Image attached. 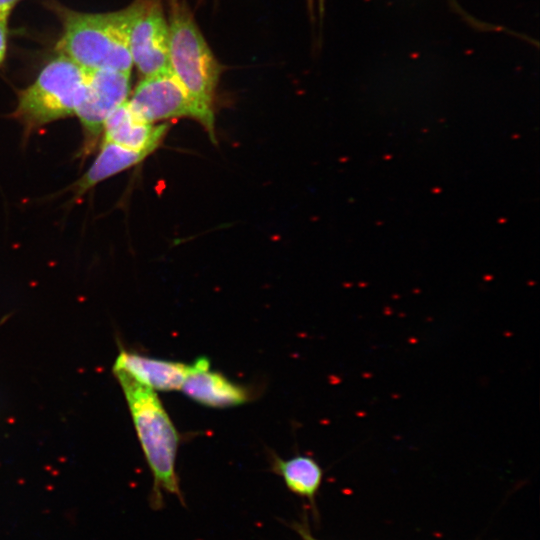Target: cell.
Wrapping results in <instances>:
<instances>
[{
	"mask_svg": "<svg viewBox=\"0 0 540 540\" xmlns=\"http://www.w3.org/2000/svg\"><path fill=\"white\" fill-rule=\"evenodd\" d=\"M20 0H0V19H9L12 11Z\"/></svg>",
	"mask_w": 540,
	"mask_h": 540,
	"instance_id": "5bb4252c",
	"label": "cell"
},
{
	"mask_svg": "<svg viewBox=\"0 0 540 540\" xmlns=\"http://www.w3.org/2000/svg\"><path fill=\"white\" fill-rule=\"evenodd\" d=\"M8 39V21L0 19V66L6 57Z\"/></svg>",
	"mask_w": 540,
	"mask_h": 540,
	"instance_id": "4fadbf2b",
	"label": "cell"
},
{
	"mask_svg": "<svg viewBox=\"0 0 540 540\" xmlns=\"http://www.w3.org/2000/svg\"><path fill=\"white\" fill-rule=\"evenodd\" d=\"M299 534L302 536L303 540H319V539L314 538L310 534V532L303 527H299Z\"/></svg>",
	"mask_w": 540,
	"mask_h": 540,
	"instance_id": "9a60e30c",
	"label": "cell"
},
{
	"mask_svg": "<svg viewBox=\"0 0 540 540\" xmlns=\"http://www.w3.org/2000/svg\"><path fill=\"white\" fill-rule=\"evenodd\" d=\"M130 75L112 69L87 70L84 94L75 111L85 133V152L98 142L107 117L128 100Z\"/></svg>",
	"mask_w": 540,
	"mask_h": 540,
	"instance_id": "5b68a950",
	"label": "cell"
},
{
	"mask_svg": "<svg viewBox=\"0 0 540 540\" xmlns=\"http://www.w3.org/2000/svg\"><path fill=\"white\" fill-rule=\"evenodd\" d=\"M150 154L147 151H137L103 140L91 166L71 186L73 199L83 196L105 179L139 164Z\"/></svg>",
	"mask_w": 540,
	"mask_h": 540,
	"instance_id": "8fae6325",
	"label": "cell"
},
{
	"mask_svg": "<svg viewBox=\"0 0 540 540\" xmlns=\"http://www.w3.org/2000/svg\"><path fill=\"white\" fill-rule=\"evenodd\" d=\"M129 50L144 76L169 69V26L156 1H143L130 30Z\"/></svg>",
	"mask_w": 540,
	"mask_h": 540,
	"instance_id": "52a82bcc",
	"label": "cell"
},
{
	"mask_svg": "<svg viewBox=\"0 0 540 540\" xmlns=\"http://www.w3.org/2000/svg\"><path fill=\"white\" fill-rule=\"evenodd\" d=\"M87 70L59 54L40 70L36 79L18 94L12 117L25 132L75 115L84 94Z\"/></svg>",
	"mask_w": 540,
	"mask_h": 540,
	"instance_id": "277c9868",
	"label": "cell"
},
{
	"mask_svg": "<svg viewBox=\"0 0 540 540\" xmlns=\"http://www.w3.org/2000/svg\"><path fill=\"white\" fill-rule=\"evenodd\" d=\"M189 369L190 364L153 358L127 350H121L113 365V371H123L155 392L180 390Z\"/></svg>",
	"mask_w": 540,
	"mask_h": 540,
	"instance_id": "30bf717a",
	"label": "cell"
},
{
	"mask_svg": "<svg viewBox=\"0 0 540 540\" xmlns=\"http://www.w3.org/2000/svg\"><path fill=\"white\" fill-rule=\"evenodd\" d=\"M143 1L136 0L124 9L107 13L79 12L53 5L62 24L57 52L85 70L131 72L130 30Z\"/></svg>",
	"mask_w": 540,
	"mask_h": 540,
	"instance_id": "6da1fadb",
	"label": "cell"
},
{
	"mask_svg": "<svg viewBox=\"0 0 540 540\" xmlns=\"http://www.w3.org/2000/svg\"><path fill=\"white\" fill-rule=\"evenodd\" d=\"M168 26L169 69L186 91L194 119L215 142L214 98L220 66L188 13L176 9Z\"/></svg>",
	"mask_w": 540,
	"mask_h": 540,
	"instance_id": "3957f363",
	"label": "cell"
},
{
	"mask_svg": "<svg viewBox=\"0 0 540 540\" xmlns=\"http://www.w3.org/2000/svg\"><path fill=\"white\" fill-rule=\"evenodd\" d=\"M180 390L197 403L212 408L234 407L250 399V393L244 386L211 370L210 361L204 356L190 364L189 373Z\"/></svg>",
	"mask_w": 540,
	"mask_h": 540,
	"instance_id": "ba28073f",
	"label": "cell"
},
{
	"mask_svg": "<svg viewBox=\"0 0 540 540\" xmlns=\"http://www.w3.org/2000/svg\"><path fill=\"white\" fill-rule=\"evenodd\" d=\"M117 378L134 427L153 476V504H162V492L182 499L176 474L179 435L156 392L127 373L113 371Z\"/></svg>",
	"mask_w": 540,
	"mask_h": 540,
	"instance_id": "7a4b0ae2",
	"label": "cell"
},
{
	"mask_svg": "<svg viewBox=\"0 0 540 540\" xmlns=\"http://www.w3.org/2000/svg\"><path fill=\"white\" fill-rule=\"evenodd\" d=\"M128 104L140 118L151 124L182 117L194 119L192 103L170 69L144 76Z\"/></svg>",
	"mask_w": 540,
	"mask_h": 540,
	"instance_id": "8992f818",
	"label": "cell"
},
{
	"mask_svg": "<svg viewBox=\"0 0 540 540\" xmlns=\"http://www.w3.org/2000/svg\"><path fill=\"white\" fill-rule=\"evenodd\" d=\"M272 470L280 475L287 488L294 494L313 500L323 478L318 462L308 455H296L289 459L272 456Z\"/></svg>",
	"mask_w": 540,
	"mask_h": 540,
	"instance_id": "7c38bea8",
	"label": "cell"
},
{
	"mask_svg": "<svg viewBox=\"0 0 540 540\" xmlns=\"http://www.w3.org/2000/svg\"><path fill=\"white\" fill-rule=\"evenodd\" d=\"M168 129V123L154 125L140 118L127 100L107 117L102 133L105 141L153 153L163 141Z\"/></svg>",
	"mask_w": 540,
	"mask_h": 540,
	"instance_id": "9c48e42d",
	"label": "cell"
},
{
	"mask_svg": "<svg viewBox=\"0 0 540 540\" xmlns=\"http://www.w3.org/2000/svg\"><path fill=\"white\" fill-rule=\"evenodd\" d=\"M319 1H320V3L322 4L323 0H319Z\"/></svg>",
	"mask_w": 540,
	"mask_h": 540,
	"instance_id": "2e32d148",
	"label": "cell"
}]
</instances>
